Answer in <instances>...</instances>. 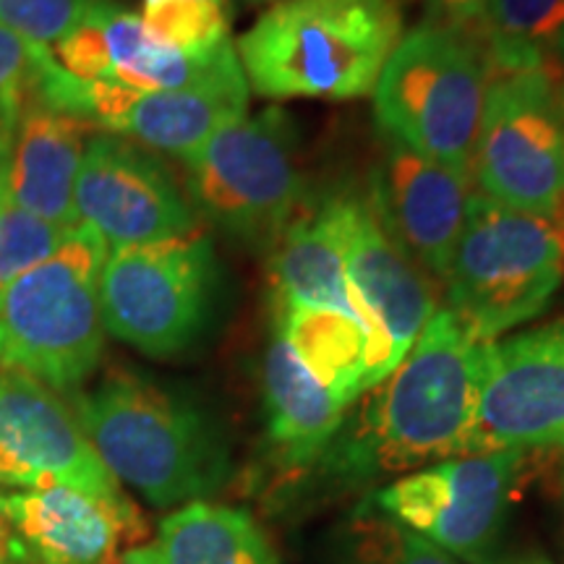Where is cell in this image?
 <instances>
[{
    "label": "cell",
    "instance_id": "obj_26",
    "mask_svg": "<svg viewBox=\"0 0 564 564\" xmlns=\"http://www.w3.org/2000/svg\"><path fill=\"white\" fill-rule=\"evenodd\" d=\"M361 562L364 564H460L457 556L434 546L411 528L390 518L366 514L361 520Z\"/></svg>",
    "mask_w": 564,
    "mask_h": 564
},
{
    "label": "cell",
    "instance_id": "obj_28",
    "mask_svg": "<svg viewBox=\"0 0 564 564\" xmlns=\"http://www.w3.org/2000/svg\"><path fill=\"white\" fill-rule=\"evenodd\" d=\"M89 0H0V24L53 47L79 24Z\"/></svg>",
    "mask_w": 564,
    "mask_h": 564
},
{
    "label": "cell",
    "instance_id": "obj_6",
    "mask_svg": "<svg viewBox=\"0 0 564 564\" xmlns=\"http://www.w3.org/2000/svg\"><path fill=\"white\" fill-rule=\"evenodd\" d=\"M181 165L199 220L253 251L278 246L306 196L299 129L282 108L225 126Z\"/></svg>",
    "mask_w": 564,
    "mask_h": 564
},
{
    "label": "cell",
    "instance_id": "obj_22",
    "mask_svg": "<svg viewBox=\"0 0 564 564\" xmlns=\"http://www.w3.org/2000/svg\"><path fill=\"white\" fill-rule=\"evenodd\" d=\"M160 564H278L264 533L243 510L183 505L160 523Z\"/></svg>",
    "mask_w": 564,
    "mask_h": 564
},
{
    "label": "cell",
    "instance_id": "obj_1",
    "mask_svg": "<svg viewBox=\"0 0 564 564\" xmlns=\"http://www.w3.org/2000/svg\"><path fill=\"white\" fill-rule=\"evenodd\" d=\"M491 343L440 308L364 408L348 463L371 474H405L470 453Z\"/></svg>",
    "mask_w": 564,
    "mask_h": 564
},
{
    "label": "cell",
    "instance_id": "obj_34",
    "mask_svg": "<svg viewBox=\"0 0 564 564\" xmlns=\"http://www.w3.org/2000/svg\"><path fill=\"white\" fill-rule=\"evenodd\" d=\"M243 3H282V0H243Z\"/></svg>",
    "mask_w": 564,
    "mask_h": 564
},
{
    "label": "cell",
    "instance_id": "obj_24",
    "mask_svg": "<svg viewBox=\"0 0 564 564\" xmlns=\"http://www.w3.org/2000/svg\"><path fill=\"white\" fill-rule=\"evenodd\" d=\"M147 32L181 53H209L230 40L228 0H144Z\"/></svg>",
    "mask_w": 564,
    "mask_h": 564
},
{
    "label": "cell",
    "instance_id": "obj_31",
    "mask_svg": "<svg viewBox=\"0 0 564 564\" xmlns=\"http://www.w3.org/2000/svg\"><path fill=\"white\" fill-rule=\"evenodd\" d=\"M110 564H160V554L154 546H137L129 552L118 554Z\"/></svg>",
    "mask_w": 564,
    "mask_h": 564
},
{
    "label": "cell",
    "instance_id": "obj_33",
    "mask_svg": "<svg viewBox=\"0 0 564 564\" xmlns=\"http://www.w3.org/2000/svg\"><path fill=\"white\" fill-rule=\"evenodd\" d=\"M556 112H560V126H562V141H564V70L556 76Z\"/></svg>",
    "mask_w": 564,
    "mask_h": 564
},
{
    "label": "cell",
    "instance_id": "obj_16",
    "mask_svg": "<svg viewBox=\"0 0 564 564\" xmlns=\"http://www.w3.org/2000/svg\"><path fill=\"white\" fill-rule=\"evenodd\" d=\"M13 564H110L126 541L144 539L133 502L112 505L63 484L0 494Z\"/></svg>",
    "mask_w": 564,
    "mask_h": 564
},
{
    "label": "cell",
    "instance_id": "obj_23",
    "mask_svg": "<svg viewBox=\"0 0 564 564\" xmlns=\"http://www.w3.org/2000/svg\"><path fill=\"white\" fill-rule=\"evenodd\" d=\"M474 34L494 74L564 68V0H491Z\"/></svg>",
    "mask_w": 564,
    "mask_h": 564
},
{
    "label": "cell",
    "instance_id": "obj_4",
    "mask_svg": "<svg viewBox=\"0 0 564 564\" xmlns=\"http://www.w3.org/2000/svg\"><path fill=\"white\" fill-rule=\"evenodd\" d=\"M108 243L89 225L68 232L47 262L11 282L0 299V366L55 392H79L105 350L100 272Z\"/></svg>",
    "mask_w": 564,
    "mask_h": 564
},
{
    "label": "cell",
    "instance_id": "obj_21",
    "mask_svg": "<svg viewBox=\"0 0 564 564\" xmlns=\"http://www.w3.org/2000/svg\"><path fill=\"white\" fill-rule=\"evenodd\" d=\"M274 329L293 345L306 369L333 394L337 405L348 408L366 392L369 335L361 324L324 308L274 306Z\"/></svg>",
    "mask_w": 564,
    "mask_h": 564
},
{
    "label": "cell",
    "instance_id": "obj_7",
    "mask_svg": "<svg viewBox=\"0 0 564 564\" xmlns=\"http://www.w3.org/2000/svg\"><path fill=\"white\" fill-rule=\"evenodd\" d=\"M564 280V246L552 220L474 192L447 270L449 312L470 335H499L546 312Z\"/></svg>",
    "mask_w": 564,
    "mask_h": 564
},
{
    "label": "cell",
    "instance_id": "obj_17",
    "mask_svg": "<svg viewBox=\"0 0 564 564\" xmlns=\"http://www.w3.org/2000/svg\"><path fill=\"white\" fill-rule=\"evenodd\" d=\"M89 129L79 118L26 105L11 144L9 199L61 228H79L74 192Z\"/></svg>",
    "mask_w": 564,
    "mask_h": 564
},
{
    "label": "cell",
    "instance_id": "obj_19",
    "mask_svg": "<svg viewBox=\"0 0 564 564\" xmlns=\"http://www.w3.org/2000/svg\"><path fill=\"white\" fill-rule=\"evenodd\" d=\"M270 253L274 306L324 308L350 316L364 327L345 274L343 194L301 209Z\"/></svg>",
    "mask_w": 564,
    "mask_h": 564
},
{
    "label": "cell",
    "instance_id": "obj_11",
    "mask_svg": "<svg viewBox=\"0 0 564 564\" xmlns=\"http://www.w3.org/2000/svg\"><path fill=\"white\" fill-rule=\"evenodd\" d=\"M76 215L108 249L144 246L202 230L186 188L158 152L118 133H95L76 175Z\"/></svg>",
    "mask_w": 564,
    "mask_h": 564
},
{
    "label": "cell",
    "instance_id": "obj_15",
    "mask_svg": "<svg viewBox=\"0 0 564 564\" xmlns=\"http://www.w3.org/2000/svg\"><path fill=\"white\" fill-rule=\"evenodd\" d=\"M470 194V175L423 158L382 133L369 204L423 272L447 278Z\"/></svg>",
    "mask_w": 564,
    "mask_h": 564
},
{
    "label": "cell",
    "instance_id": "obj_5",
    "mask_svg": "<svg viewBox=\"0 0 564 564\" xmlns=\"http://www.w3.org/2000/svg\"><path fill=\"white\" fill-rule=\"evenodd\" d=\"M491 68L474 32L421 21L403 34L373 87L384 137L470 175Z\"/></svg>",
    "mask_w": 564,
    "mask_h": 564
},
{
    "label": "cell",
    "instance_id": "obj_32",
    "mask_svg": "<svg viewBox=\"0 0 564 564\" xmlns=\"http://www.w3.org/2000/svg\"><path fill=\"white\" fill-rule=\"evenodd\" d=\"M3 494V489H0ZM0 564H13V544H11V528L3 518V507H0Z\"/></svg>",
    "mask_w": 564,
    "mask_h": 564
},
{
    "label": "cell",
    "instance_id": "obj_25",
    "mask_svg": "<svg viewBox=\"0 0 564 564\" xmlns=\"http://www.w3.org/2000/svg\"><path fill=\"white\" fill-rule=\"evenodd\" d=\"M66 228L53 225L11 199L0 204V299L11 282L47 262L68 238Z\"/></svg>",
    "mask_w": 564,
    "mask_h": 564
},
{
    "label": "cell",
    "instance_id": "obj_27",
    "mask_svg": "<svg viewBox=\"0 0 564 564\" xmlns=\"http://www.w3.org/2000/svg\"><path fill=\"white\" fill-rule=\"evenodd\" d=\"M47 45L32 42L0 24V131L13 139L17 123L30 105V82Z\"/></svg>",
    "mask_w": 564,
    "mask_h": 564
},
{
    "label": "cell",
    "instance_id": "obj_8",
    "mask_svg": "<svg viewBox=\"0 0 564 564\" xmlns=\"http://www.w3.org/2000/svg\"><path fill=\"white\" fill-rule=\"evenodd\" d=\"M223 267L207 232L110 249L100 272L105 333L150 358L192 350L220 306Z\"/></svg>",
    "mask_w": 564,
    "mask_h": 564
},
{
    "label": "cell",
    "instance_id": "obj_13",
    "mask_svg": "<svg viewBox=\"0 0 564 564\" xmlns=\"http://www.w3.org/2000/svg\"><path fill=\"white\" fill-rule=\"evenodd\" d=\"M51 484L112 505L129 502L61 392L30 373L0 366V489Z\"/></svg>",
    "mask_w": 564,
    "mask_h": 564
},
{
    "label": "cell",
    "instance_id": "obj_3",
    "mask_svg": "<svg viewBox=\"0 0 564 564\" xmlns=\"http://www.w3.org/2000/svg\"><path fill=\"white\" fill-rule=\"evenodd\" d=\"M405 34L398 0H282L236 42L249 89L267 100L369 97Z\"/></svg>",
    "mask_w": 564,
    "mask_h": 564
},
{
    "label": "cell",
    "instance_id": "obj_29",
    "mask_svg": "<svg viewBox=\"0 0 564 564\" xmlns=\"http://www.w3.org/2000/svg\"><path fill=\"white\" fill-rule=\"evenodd\" d=\"M489 6L491 0H426V19L463 32H476Z\"/></svg>",
    "mask_w": 564,
    "mask_h": 564
},
{
    "label": "cell",
    "instance_id": "obj_9",
    "mask_svg": "<svg viewBox=\"0 0 564 564\" xmlns=\"http://www.w3.org/2000/svg\"><path fill=\"white\" fill-rule=\"evenodd\" d=\"M562 70H491L470 162L478 194L546 220L564 204V141L556 112Z\"/></svg>",
    "mask_w": 564,
    "mask_h": 564
},
{
    "label": "cell",
    "instance_id": "obj_10",
    "mask_svg": "<svg viewBox=\"0 0 564 564\" xmlns=\"http://www.w3.org/2000/svg\"><path fill=\"white\" fill-rule=\"evenodd\" d=\"M523 455L497 449L434 463L384 486L373 505L447 554L481 560L502 531Z\"/></svg>",
    "mask_w": 564,
    "mask_h": 564
},
{
    "label": "cell",
    "instance_id": "obj_20",
    "mask_svg": "<svg viewBox=\"0 0 564 564\" xmlns=\"http://www.w3.org/2000/svg\"><path fill=\"white\" fill-rule=\"evenodd\" d=\"M262 387L267 436L278 460L303 468L327 453L340 432L345 408L335 403L278 329L264 352Z\"/></svg>",
    "mask_w": 564,
    "mask_h": 564
},
{
    "label": "cell",
    "instance_id": "obj_35",
    "mask_svg": "<svg viewBox=\"0 0 564 564\" xmlns=\"http://www.w3.org/2000/svg\"><path fill=\"white\" fill-rule=\"evenodd\" d=\"M520 564H552V562H546V560H525V562H520Z\"/></svg>",
    "mask_w": 564,
    "mask_h": 564
},
{
    "label": "cell",
    "instance_id": "obj_18",
    "mask_svg": "<svg viewBox=\"0 0 564 564\" xmlns=\"http://www.w3.org/2000/svg\"><path fill=\"white\" fill-rule=\"evenodd\" d=\"M249 82L241 63L215 79L178 91H139L137 100L112 121L118 133L147 150L183 160L199 150L225 126L249 116Z\"/></svg>",
    "mask_w": 564,
    "mask_h": 564
},
{
    "label": "cell",
    "instance_id": "obj_2",
    "mask_svg": "<svg viewBox=\"0 0 564 564\" xmlns=\"http://www.w3.org/2000/svg\"><path fill=\"white\" fill-rule=\"evenodd\" d=\"M70 408L116 481L154 507L204 502L228 478V447L209 415L152 379L112 371L70 394Z\"/></svg>",
    "mask_w": 564,
    "mask_h": 564
},
{
    "label": "cell",
    "instance_id": "obj_12",
    "mask_svg": "<svg viewBox=\"0 0 564 564\" xmlns=\"http://www.w3.org/2000/svg\"><path fill=\"white\" fill-rule=\"evenodd\" d=\"M343 253L352 303H361L369 335L371 390L398 369L436 314L434 288L361 196L343 194Z\"/></svg>",
    "mask_w": 564,
    "mask_h": 564
},
{
    "label": "cell",
    "instance_id": "obj_14",
    "mask_svg": "<svg viewBox=\"0 0 564 564\" xmlns=\"http://www.w3.org/2000/svg\"><path fill=\"white\" fill-rule=\"evenodd\" d=\"M564 447V316L491 343L468 455Z\"/></svg>",
    "mask_w": 564,
    "mask_h": 564
},
{
    "label": "cell",
    "instance_id": "obj_30",
    "mask_svg": "<svg viewBox=\"0 0 564 564\" xmlns=\"http://www.w3.org/2000/svg\"><path fill=\"white\" fill-rule=\"evenodd\" d=\"M11 144L9 133L0 131V204L9 199V171H11Z\"/></svg>",
    "mask_w": 564,
    "mask_h": 564
}]
</instances>
